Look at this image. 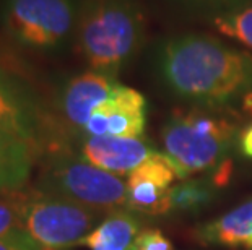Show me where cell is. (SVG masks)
<instances>
[{"label":"cell","mask_w":252,"mask_h":250,"mask_svg":"<svg viewBox=\"0 0 252 250\" xmlns=\"http://www.w3.org/2000/svg\"><path fill=\"white\" fill-rule=\"evenodd\" d=\"M150 65L159 86L173 98L226 111L236 104L252 109V54L203 33L159 38Z\"/></svg>","instance_id":"cell-1"},{"label":"cell","mask_w":252,"mask_h":250,"mask_svg":"<svg viewBox=\"0 0 252 250\" xmlns=\"http://www.w3.org/2000/svg\"><path fill=\"white\" fill-rule=\"evenodd\" d=\"M90 70L117 75L147 41V18L138 0H82L75 28Z\"/></svg>","instance_id":"cell-2"},{"label":"cell","mask_w":252,"mask_h":250,"mask_svg":"<svg viewBox=\"0 0 252 250\" xmlns=\"http://www.w3.org/2000/svg\"><path fill=\"white\" fill-rule=\"evenodd\" d=\"M238 135L234 120L224 111L195 106L178 109L163 124V154L178 179H187L226 161Z\"/></svg>","instance_id":"cell-3"},{"label":"cell","mask_w":252,"mask_h":250,"mask_svg":"<svg viewBox=\"0 0 252 250\" xmlns=\"http://www.w3.org/2000/svg\"><path fill=\"white\" fill-rule=\"evenodd\" d=\"M33 189L62 196L101 215L127 206V182L68 153L51 154Z\"/></svg>","instance_id":"cell-4"},{"label":"cell","mask_w":252,"mask_h":250,"mask_svg":"<svg viewBox=\"0 0 252 250\" xmlns=\"http://www.w3.org/2000/svg\"><path fill=\"white\" fill-rule=\"evenodd\" d=\"M104 215L62 196L25 190L23 231L51 250L80 246Z\"/></svg>","instance_id":"cell-5"},{"label":"cell","mask_w":252,"mask_h":250,"mask_svg":"<svg viewBox=\"0 0 252 250\" xmlns=\"http://www.w3.org/2000/svg\"><path fill=\"white\" fill-rule=\"evenodd\" d=\"M82 0H7L5 28L31 49L54 51L75 33Z\"/></svg>","instance_id":"cell-6"},{"label":"cell","mask_w":252,"mask_h":250,"mask_svg":"<svg viewBox=\"0 0 252 250\" xmlns=\"http://www.w3.org/2000/svg\"><path fill=\"white\" fill-rule=\"evenodd\" d=\"M147 109V99L140 91L117 83L111 96L91 114L83 134L87 137L143 138Z\"/></svg>","instance_id":"cell-7"},{"label":"cell","mask_w":252,"mask_h":250,"mask_svg":"<svg viewBox=\"0 0 252 250\" xmlns=\"http://www.w3.org/2000/svg\"><path fill=\"white\" fill-rule=\"evenodd\" d=\"M178 179L173 164L163 153H155L127 179V208L148 216L171 211L169 194Z\"/></svg>","instance_id":"cell-8"},{"label":"cell","mask_w":252,"mask_h":250,"mask_svg":"<svg viewBox=\"0 0 252 250\" xmlns=\"http://www.w3.org/2000/svg\"><path fill=\"white\" fill-rule=\"evenodd\" d=\"M117 83L114 75L96 70L83 72L68 80L59 101L67 124L83 132L91 114L111 96Z\"/></svg>","instance_id":"cell-9"},{"label":"cell","mask_w":252,"mask_h":250,"mask_svg":"<svg viewBox=\"0 0 252 250\" xmlns=\"http://www.w3.org/2000/svg\"><path fill=\"white\" fill-rule=\"evenodd\" d=\"M80 153L85 161L121 177L133 172L157 151L143 138L85 137Z\"/></svg>","instance_id":"cell-10"},{"label":"cell","mask_w":252,"mask_h":250,"mask_svg":"<svg viewBox=\"0 0 252 250\" xmlns=\"http://www.w3.org/2000/svg\"><path fill=\"white\" fill-rule=\"evenodd\" d=\"M0 130L41 148L39 117L31 99L12 80L0 73Z\"/></svg>","instance_id":"cell-11"},{"label":"cell","mask_w":252,"mask_h":250,"mask_svg":"<svg viewBox=\"0 0 252 250\" xmlns=\"http://www.w3.org/2000/svg\"><path fill=\"white\" fill-rule=\"evenodd\" d=\"M36 154L33 145L0 130V194L23 192Z\"/></svg>","instance_id":"cell-12"},{"label":"cell","mask_w":252,"mask_h":250,"mask_svg":"<svg viewBox=\"0 0 252 250\" xmlns=\"http://www.w3.org/2000/svg\"><path fill=\"white\" fill-rule=\"evenodd\" d=\"M138 234V218L132 211L121 208L108 213L80 246L90 250H132Z\"/></svg>","instance_id":"cell-13"},{"label":"cell","mask_w":252,"mask_h":250,"mask_svg":"<svg viewBox=\"0 0 252 250\" xmlns=\"http://www.w3.org/2000/svg\"><path fill=\"white\" fill-rule=\"evenodd\" d=\"M198 239L207 244L241 246L252 250V200L202 226L198 229Z\"/></svg>","instance_id":"cell-14"},{"label":"cell","mask_w":252,"mask_h":250,"mask_svg":"<svg viewBox=\"0 0 252 250\" xmlns=\"http://www.w3.org/2000/svg\"><path fill=\"white\" fill-rule=\"evenodd\" d=\"M171 7L187 15L213 21L252 5V0H166Z\"/></svg>","instance_id":"cell-15"},{"label":"cell","mask_w":252,"mask_h":250,"mask_svg":"<svg viewBox=\"0 0 252 250\" xmlns=\"http://www.w3.org/2000/svg\"><path fill=\"white\" fill-rule=\"evenodd\" d=\"M212 187L200 180H187L173 185L169 194L171 210L174 211H197L212 201Z\"/></svg>","instance_id":"cell-16"},{"label":"cell","mask_w":252,"mask_h":250,"mask_svg":"<svg viewBox=\"0 0 252 250\" xmlns=\"http://www.w3.org/2000/svg\"><path fill=\"white\" fill-rule=\"evenodd\" d=\"M215 29L252 49V5L210 21Z\"/></svg>","instance_id":"cell-17"},{"label":"cell","mask_w":252,"mask_h":250,"mask_svg":"<svg viewBox=\"0 0 252 250\" xmlns=\"http://www.w3.org/2000/svg\"><path fill=\"white\" fill-rule=\"evenodd\" d=\"M25 192L0 194V237L23 229Z\"/></svg>","instance_id":"cell-18"},{"label":"cell","mask_w":252,"mask_h":250,"mask_svg":"<svg viewBox=\"0 0 252 250\" xmlns=\"http://www.w3.org/2000/svg\"><path fill=\"white\" fill-rule=\"evenodd\" d=\"M132 250H174V246L161 231L143 229L138 234Z\"/></svg>","instance_id":"cell-19"},{"label":"cell","mask_w":252,"mask_h":250,"mask_svg":"<svg viewBox=\"0 0 252 250\" xmlns=\"http://www.w3.org/2000/svg\"><path fill=\"white\" fill-rule=\"evenodd\" d=\"M0 250H51L34 241L26 231H15L0 237Z\"/></svg>","instance_id":"cell-20"},{"label":"cell","mask_w":252,"mask_h":250,"mask_svg":"<svg viewBox=\"0 0 252 250\" xmlns=\"http://www.w3.org/2000/svg\"><path fill=\"white\" fill-rule=\"evenodd\" d=\"M238 145H239L241 153H243L246 158L252 159V122L249 125H246L243 130H239Z\"/></svg>","instance_id":"cell-21"}]
</instances>
